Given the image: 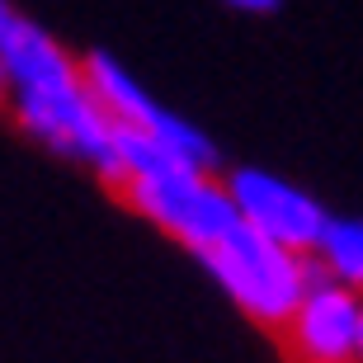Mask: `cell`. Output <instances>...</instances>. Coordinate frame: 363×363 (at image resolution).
Returning a JSON list of instances; mask_svg holds the SVG:
<instances>
[{
	"instance_id": "277c9868",
	"label": "cell",
	"mask_w": 363,
	"mask_h": 363,
	"mask_svg": "<svg viewBox=\"0 0 363 363\" xmlns=\"http://www.w3.org/2000/svg\"><path fill=\"white\" fill-rule=\"evenodd\" d=\"M118 194L147 217L151 227H161L165 236H175L189 255H203L241 227L236 208H231L227 189L203 170H175V175L156 179H123Z\"/></svg>"
},
{
	"instance_id": "52a82bcc",
	"label": "cell",
	"mask_w": 363,
	"mask_h": 363,
	"mask_svg": "<svg viewBox=\"0 0 363 363\" xmlns=\"http://www.w3.org/2000/svg\"><path fill=\"white\" fill-rule=\"evenodd\" d=\"M311 264L325 274V279L345 283V288H359L363 279V222L359 217H325L321 236L311 245Z\"/></svg>"
},
{
	"instance_id": "30bf717a",
	"label": "cell",
	"mask_w": 363,
	"mask_h": 363,
	"mask_svg": "<svg viewBox=\"0 0 363 363\" xmlns=\"http://www.w3.org/2000/svg\"><path fill=\"white\" fill-rule=\"evenodd\" d=\"M0 99H5V71H0Z\"/></svg>"
},
{
	"instance_id": "3957f363",
	"label": "cell",
	"mask_w": 363,
	"mask_h": 363,
	"mask_svg": "<svg viewBox=\"0 0 363 363\" xmlns=\"http://www.w3.org/2000/svg\"><path fill=\"white\" fill-rule=\"evenodd\" d=\"M81 81H85L90 99L104 108V118L113 123V128L147 133L151 142L170 147L179 161H189L194 170H208V175H213L217 147L208 142V133H199L184 113L165 108L161 99H151V90L137 81V76L123 67L113 52H99V48H94V52H85L81 57Z\"/></svg>"
},
{
	"instance_id": "8992f818",
	"label": "cell",
	"mask_w": 363,
	"mask_h": 363,
	"mask_svg": "<svg viewBox=\"0 0 363 363\" xmlns=\"http://www.w3.org/2000/svg\"><path fill=\"white\" fill-rule=\"evenodd\" d=\"M288 350L297 363H359L363 359V302L359 288L311 274L302 302L283 321Z\"/></svg>"
},
{
	"instance_id": "6da1fadb",
	"label": "cell",
	"mask_w": 363,
	"mask_h": 363,
	"mask_svg": "<svg viewBox=\"0 0 363 363\" xmlns=\"http://www.w3.org/2000/svg\"><path fill=\"white\" fill-rule=\"evenodd\" d=\"M0 71H5V104L33 142L67 161L90 165L104 184L118 189L113 123L85 90L81 57H71L33 19H19V28L0 48Z\"/></svg>"
},
{
	"instance_id": "7a4b0ae2",
	"label": "cell",
	"mask_w": 363,
	"mask_h": 363,
	"mask_svg": "<svg viewBox=\"0 0 363 363\" xmlns=\"http://www.w3.org/2000/svg\"><path fill=\"white\" fill-rule=\"evenodd\" d=\"M194 259L250 321L269 325V330H283V321L293 316V307L302 302L311 274H316L311 255H293V250H283L245 227H236L222 245Z\"/></svg>"
},
{
	"instance_id": "ba28073f",
	"label": "cell",
	"mask_w": 363,
	"mask_h": 363,
	"mask_svg": "<svg viewBox=\"0 0 363 363\" xmlns=\"http://www.w3.org/2000/svg\"><path fill=\"white\" fill-rule=\"evenodd\" d=\"M231 14H250V19H264V14H279L283 0H222Z\"/></svg>"
},
{
	"instance_id": "5b68a950",
	"label": "cell",
	"mask_w": 363,
	"mask_h": 363,
	"mask_svg": "<svg viewBox=\"0 0 363 363\" xmlns=\"http://www.w3.org/2000/svg\"><path fill=\"white\" fill-rule=\"evenodd\" d=\"M222 189H227L236 222L245 231H255V236L293 250V255H311V245L330 217L316 194H307L297 179L274 175L264 165H236Z\"/></svg>"
},
{
	"instance_id": "9c48e42d",
	"label": "cell",
	"mask_w": 363,
	"mask_h": 363,
	"mask_svg": "<svg viewBox=\"0 0 363 363\" xmlns=\"http://www.w3.org/2000/svg\"><path fill=\"white\" fill-rule=\"evenodd\" d=\"M19 19H24V14L14 10L10 0H0V48H5V38H10L14 28H19Z\"/></svg>"
}]
</instances>
